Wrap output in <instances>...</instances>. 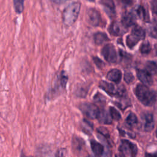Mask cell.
<instances>
[{
	"instance_id": "obj_1",
	"label": "cell",
	"mask_w": 157,
	"mask_h": 157,
	"mask_svg": "<svg viewBox=\"0 0 157 157\" xmlns=\"http://www.w3.org/2000/svg\"><path fill=\"white\" fill-rule=\"evenodd\" d=\"M135 94L139 101L145 106L153 105L157 99V93L145 85H137L135 89Z\"/></svg>"
},
{
	"instance_id": "obj_2",
	"label": "cell",
	"mask_w": 157,
	"mask_h": 157,
	"mask_svg": "<svg viewBox=\"0 0 157 157\" xmlns=\"http://www.w3.org/2000/svg\"><path fill=\"white\" fill-rule=\"evenodd\" d=\"M80 10V4L75 2L68 5L63 13V23L67 26H71L77 20Z\"/></svg>"
},
{
	"instance_id": "obj_3",
	"label": "cell",
	"mask_w": 157,
	"mask_h": 157,
	"mask_svg": "<svg viewBox=\"0 0 157 157\" xmlns=\"http://www.w3.org/2000/svg\"><path fill=\"white\" fill-rule=\"evenodd\" d=\"M145 32L144 29L136 25L133 27L131 33L126 37V44L129 48H132L140 40L145 38Z\"/></svg>"
},
{
	"instance_id": "obj_4",
	"label": "cell",
	"mask_w": 157,
	"mask_h": 157,
	"mask_svg": "<svg viewBox=\"0 0 157 157\" xmlns=\"http://www.w3.org/2000/svg\"><path fill=\"white\" fill-rule=\"evenodd\" d=\"M99 87L111 96H117L124 98L126 94V90L123 86L117 88L113 83H109L105 81H101L99 83Z\"/></svg>"
},
{
	"instance_id": "obj_5",
	"label": "cell",
	"mask_w": 157,
	"mask_h": 157,
	"mask_svg": "<svg viewBox=\"0 0 157 157\" xmlns=\"http://www.w3.org/2000/svg\"><path fill=\"white\" fill-rule=\"evenodd\" d=\"M118 150L125 156H135L137 153V146L128 140H121Z\"/></svg>"
},
{
	"instance_id": "obj_6",
	"label": "cell",
	"mask_w": 157,
	"mask_h": 157,
	"mask_svg": "<svg viewBox=\"0 0 157 157\" xmlns=\"http://www.w3.org/2000/svg\"><path fill=\"white\" fill-rule=\"evenodd\" d=\"M80 109L82 113L88 118L91 119L97 118L100 110L93 103L85 102L80 105Z\"/></svg>"
},
{
	"instance_id": "obj_7",
	"label": "cell",
	"mask_w": 157,
	"mask_h": 157,
	"mask_svg": "<svg viewBox=\"0 0 157 157\" xmlns=\"http://www.w3.org/2000/svg\"><path fill=\"white\" fill-rule=\"evenodd\" d=\"M102 55L104 59L110 63H114L117 59V54L115 47L111 44H108L104 45L101 50Z\"/></svg>"
},
{
	"instance_id": "obj_8",
	"label": "cell",
	"mask_w": 157,
	"mask_h": 157,
	"mask_svg": "<svg viewBox=\"0 0 157 157\" xmlns=\"http://www.w3.org/2000/svg\"><path fill=\"white\" fill-rule=\"evenodd\" d=\"M86 20L88 23L93 26H97L101 21L99 12L94 9H90L86 12Z\"/></svg>"
},
{
	"instance_id": "obj_9",
	"label": "cell",
	"mask_w": 157,
	"mask_h": 157,
	"mask_svg": "<svg viewBox=\"0 0 157 157\" xmlns=\"http://www.w3.org/2000/svg\"><path fill=\"white\" fill-rule=\"evenodd\" d=\"M142 128L146 132L151 131L155 126L153 115L151 113H145L142 115Z\"/></svg>"
},
{
	"instance_id": "obj_10",
	"label": "cell",
	"mask_w": 157,
	"mask_h": 157,
	"mask_svg": "<svg viewBox=\"0 0 157 157\" xmlns=\"http://www.w3.org/2000/svg\"><path fill=\"white\" fill-rule=\"evenodd\" d=\"M126 29L127 28H126L121 22L120 23L114 21L110 25L109 31L113 36H120L126 32Z\"/></svg>"
},
{
	"instance_id": "obj_11",
	"label": "cell",
	"mask_w": 157,
	"mask_h": 157,
	"mask_svg": "<svg viewBox=\"0 0 157 157\" xmlns=\"http://www.w3.org/2000/svg\"><path fill=\"white\" fill-rule=\"evenodd\" d=\"M137 76L139 80L144 85H151L153 83V78L151 74L147 70L145 69H137Z\"/></svg>"
},
{
	"instance_id": "obj_12",
	"label": "cell",
	"mask_w": 157,
	"mask_h": 157,
	"mask_svg": "<svg viewBox=\"0 0 157 157\" xmlns=\"http://www.w3.org/2000/svg\"><path fill=\"white\" fill-rule=\"evenodd\" d=\"M67 82V75L64 71H62L58 76V78L55 82L54 90L59 91L65 88Z\"/></svg>"
},
{
	"instance_id": "obj_13",
	"label": "cell",
	"mask_w": 157,
	"mask_h": 157,
	"mask_svg": "<svg viewBox=\"0 0 157 157\" xmlns=\"http://www.w3.org/2000/svg\"><path fill=\"white\" fill-rule=\"evenodd\" d=\"M121 22L127 28L134 25L136 23L135 15L132 12H126L123 14Z\"/></svg>"
},
{
	"instance_id": "obj_14",
	"label": "cell",
	"mask_w": 157,
	"mask_h": 157,
	"mask_svg": "<svg viewBox=\"0 0 157 157\" xmlns=\"http://www.w3.org/2000/svg\"><path fill=\"white\" fill-rule=\"evenodd\" d=\"M101 4L103 6L105 11L110 17H113L115 14V6L112 0H101Z\"/></svg>"
},
{
	"instance_id": "obj_15",
	"label": "cell",
	"mask_w": 157,
	"mask_h": 157,
	"mask_svg": "<svg viewBox=\"0 0 157 157\" xmlns=\"http://www.w3.org/2000/svg\"><path fill=\"white\" fill-rule=\"evenodd\" d=\"M121 72L117 69H113L109 71L106 75L107 78L116 83H118L121 79Z\"/></svg>"
},
{
	"instance_id": "obj_16",
	"label": "cell",
	"mask_w": 157,
	"mask_h": 157,
	"mask_svg": "<svg viewBox=\"0 0 157 157\" xmlns=\"http://www.w3.org/2000/svg\"><path fill=\"white\" fill-rule=\"evenodd\" d=\"M90 145L91 150L95 156H99L103 155L104 147L101 144L94 140H91L90 141Z\"/></svg>"
},
{
	"instance_id": "obj_17",
	"label": "cell",
	"mask_w": 157,
	"mask_h": 157,
	"mask_svg": "<svg viewBox=\"0 0 157 157\" xmlns=\"http://www.w3.org/2000/svg\"><path fill=\"white\" fill-rule=\"evenodd\" d=\"M99 121L104 124H111L112 118L109 113L105 110H100L98 116L97 117Z\"/></svg>"
},
{
	"instance_id": "obj_18",
	"label": "cell",
	"mask_w": 157,
	"mask_h": 157,
	"mask_svg": "<svg viewBox=\"0 0 157 157\" xmlns=\"http://www.w3.org/2000/svg\"><path fill=\"white\" fill-rule=\"evenodd\" d=\"M109 40L108 36L105 33L98 32L94 34V40L95 44L98 45L102 44L103 43Z\"/></svg>"
},
{
	"instance_id": "obj_19",
	"label": "cell",
	"mask_w": 157,
	"mask_h": 157,
	"mask_svg": "<svg viewBox=\"0 0 157 157\" xmlns=\"http://www.w3.org/2000/svg\"><path fill=\"white\" fill-rule=\"evenodd\" d=\"M145 69L151 74H157V63L152 61H148L145 65Z\"/></svg>"
},
{
	"instance_id": "obj_20",
	"label": "cell",
	"mask_w": 157,
	"mask_h": 157,
	"mask_svg": "<svg viewBox=\"0 0 157 157\" xmlns=\"http://www.w3.org/2000/svg\"><path fill=\"white\" fill-rule=\"evenodd\" d=\"M137 122H138L137 118L136 115L133 113H130L126 118V124L128 126H131V127L137 124Z\"/></svg>"
},
{
	"instance_id": "obj_21",
	"label": "cell",
	"mask_w": 157,
	"mask_h": 157,
	"mask_svg": "<svg viewBox=\"0 0 157 157\" xmlns=\"http://www.w3.org/2000/svg\"><path fill=\"white\" fill-rule=\"evenodd\" d=\"M72 145L73 148L77 150L80 151L82 149H83V145H84V141H83L81 139L78 137L73 138V142H72Z\"/></svg>"
},
{
	"instance_id": "obj_22",
	"label": "cell",
	"mask_w": 157,
	"mask_h": 157,
	"mask_svg": "<svg viewBox=\"0 0 157 157\" xmlns=\"http://www.w3.org/2000/svg\"><path fill=\"white\" fill-rule=\"evenodd\" d=\"M13 5L16 12L21 13L24 9V0H13Z\"/></svg>"
},
{
	"instance_id": "obj_23",
	"label": "cell",
	"mask_w": 157,
	"mask_h": 157,
	"mask_svg": "<svg viewBox=\"0 0 157 157\" xmlns=\"http://www.w3.org/2000/svg\"><path fill=\"white\" fill-rule=\"evenodd\" d=\"M137 13L139 18L142 19L145 21H148V17L147 15V13L145 11V9L142 6H139L137 9Z\"/></svg>"
},
{
	"instance_id": "obj_24",
	"label": "cell",
	"mask_w": 157,
	"mask_h": 157,
	"mask_svg": "<svg viewBox=\"0 0 157 157\" xmlns=\"http://www.w3.org/2000/svg\"><path fill=\"white\" fill-rule=\"evenodd\" d=\"M149 35L157 39V22L153 21L148 28Z\"/></svg>"
},
{
	"instance_id": "obj_25",
	"label": "cell",
	"mask_w": 157,
	"mask_h": 157,
	"mask_svg": "<svg viewBox=\"0 0 157 157\" xmlns=\"http://www.w3.org/2000/svg\"><path fill=\"white\" fill-rule=\"evenodd\" d=\"M151 45L148 42H145L140 47V52L142 54H148L151 51Z\"/></svg>"
},
{
	"instance_id": "obj_26",
	"label": "cell",
	"mask_w": 157,
	"mask_h": 157,
	"mask_svg": "<svg viewBox=\"0 0 157 157\" xmlns=\"http://www.w3.org/2000/svg\"><path fill=\"white\" fill-rule=\"evenodd\" d=\"M109 112H110L109 113L113 120H116V121L120 120L121 115L115 108H114L113 107H110L109 109Z\"/></svg>"
},
{
	"instance_id": "obj_27",
	"label": "cell",
	"mask_w": 157,
	"mask_h": 157,
	"mask_svg": "<svg viewBox=\"0 0 157 157\" xmlns=\"http://www.w3.org/2000/svg\"><path fill=\"white\" fill-rule=\"evenodd\" d=\"M134 76H133V75L131 72H126L124 73V80L127 83L129 84L131 82H132V81L134 80Z\"/></svg>"
},
{
	"instance_id": "obj_28",
	"label": "cell",
	"mask_w": 157,
	"mask_h": 157,
	"mask_svg": "<svg viewBox=\"0 0 157 157\" xmlns=\"http://www.w3.org/2000/svg\"><path fill=\"white\" fill-rule=\"evenodd\" d=\"M94 63L96 64V65L99 67V68H102L103 66H104V62L101 59H99V58L98 57H94L93 58Z\"/></svg>"
},
{
	"instance_id": "obj_29",
	"label": "cell",
	"mask_w": 157,
	"mask_h": 157,
	"mask_svg": "<svg viewBox=\"0 0 157 157\" xmlns=\"http://www.w3.org/2000/svg\"><path fill=\"white\" fill-rule=\"evenodd\" d=\"M98 131L99 133H100L104 137L109 138V132L107 131V130L106 129L101 127L99 129H98Z\"/></svg>"
},
{
	"instance_id": "obj_30",
	"label": "cell",
	"mask_w": 157,
	"mask_h": 157,
	"mask_svg": "<svg viewBox=\"0 0 157 157\" xmlns=\"http://www.w3.org/2000/svg\"><path fill=\"white\" fill-rule=\"evenodd\" d=\"M151 7L153 12L157 15V0H153L151 1Z\"/></svg>"
},
{
	"instance_id": "obj_31",
	"label": "cell",
	"mask_w": 157,
	"mask_h": 157,
	"mask_svg": "<svg viewBox=\"0 0 157 157\" xmlns=\"http://www.w3.org/2000/svg\"><path fill=\"white\" fill-rule=\"evenodd\" d=\"M66 150L64 149V148H61V149L59 150L56 152L55 156H64V155H66Z\"/></svg>"
},
{
	"instance_id": "obj_32",
	"label": "cell",
	"mask_w": 157,
	"mask_h": 157,
	"mask_svg": "<svg viewBox=\"0 0 157 157\" xmlns=\"http://www.w3.org/2000/svg\"><path fill=\"white\" fill-rule=\"evenodd\" d=\"M122 2L126 5H131L134 0H121Z\"/></svg>"
},
{
	"instance_id": "obj_33",
	"label": "cell",
	"mask_w": 157,
	"mask_h": 157,
	"mask_svg": "<svg viewBox=\"0 0 157 157\" xmlns=\"http://www.w3.org/2000/svg\"><path fill=\"white\" fill-rule=\"evenodd\" d=\"M52 1L55 2H56V3H60V2H61L62 1H63L64 0H52Z\"/></svg>"
},
{
	"instance_id": "obj_34",
	"label": "cell",
	"mask_w": 157,
	"mask_h": 157,
	"mask_svg": "<svg viewBox=\"0 0 157 157\" xmlns=\"http://www.w3.org/2000/svg\"><path fill=\"white\" fill-rule=\"evenodd\" d=\"M155 52H156V53L157 55V44L155 45Z\"/></svg>"
},
{
	"instance_id": "obj_35",
	"label": "cell",
	"mask_w": 157,
	"mask_h": 157,
	"mask_svg": "<svg viewBox=\"0 0 157 157\" xmlns=\"http://www.w3.org/2000/svg\"><path fill=\"white\" fill-rule=\"evenodd\" d=\"M156 137H157V128H156Z\"/></svg>"
}]
</instances>
